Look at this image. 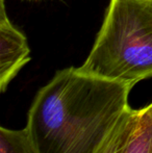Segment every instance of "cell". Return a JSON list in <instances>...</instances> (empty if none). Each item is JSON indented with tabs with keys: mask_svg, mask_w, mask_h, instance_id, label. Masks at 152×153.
Masks as SVG:
<instances>
[{
	"mask_svg": "<svg viewBox=\"0 0 152 153\" xmlns=\"http://www.w3.org/2000/svg\"><path fill=\"white\" fill-rule=\"evenodd\" d=\"M132 88L74 67L57 71L28 111L37 153H96L129 108Z\"/></svg>",
	"mask_w": 152,
	"mask_h": 153,
	"instance_id": "1",
	"label": "cell"
},
{
	"mask_svg": "<svg viewBox=\"0 0 152 153\" xmlns=\"http://www.w3.org/2000/svg\"><path fill=\"white\" fill-rule=\"evenodd\" d=\"M80 72L134 85L152 77V2L110 0Z\"/></svg>",
	"mask_w": 152,
	"mask_h": 153,
	"instance_id": "2",
	"label": "cell"
},
{
	"mask_svg": "<svg viewBox=\"0 0 152 153\" xmlns=\"http://www.w3.org/2000/svg\"><path fill=\"white\" fill-rule=\"evenodd\" d=\"M4 1L1 0L0 6V90L2 93L30 61L26 36L10 20Z\"/></svg>",
	"mask_w": 152,
	"mask_h": 153,
	"instance_id": "3",
	"label": "cell"
},
{
	"mask_svg": "<svg viewBox=\"0 0 152 153\" xmlns=\"http://www.w3.org/2000/svg\"><path fill=\"white\" fill-rule=\"evenodd\" d=\"M152 134V103L136 109L129 135L118 153H149Z\"/></svg>",
	"mask_w": 152,
	"mask_h": 153,
	"instance_id": "4",
	"label": "cell"
},
{
	"mask_svg": "<svg viewBox=\"0 0 152 153\" xmlns=\"http://www.w3.org/2000/svg\"><path fill=\"white\" fill-rule=\"evenodd\" d=\"M0 153H37L28 129L0 128Z\"/></svg>",
	"mask_w": 152,
	"mask_h": 153,
	"instance_id": "5",
	"label": "cell"
},
{
	"mask_svg": "<svg viewBox=\"0 0 152 153\" xmlns=\"http://www.w3.org/2000/svg\"><path fill=\"white\" fill-rule=\"evenodd\" d=\"M136 116V109L128 108L118 121L102 146L96 153H118L131 131Z\"/></svg>",
	"mask_w": 152,
	"mask_h": 153,
	"instance_id": "6",
	"label": "cell"
},
{
	"mask_svg": "<svg viewBox=\"0 0 152 153\" xmlns=\"http://www.w3.org/2000/svg\"><path fill=\"white\" fill-rule=\"evenodd\" d=\"M149 153H152V134H151V141H150V147H149Z\"/></svg>",
	"mask_w": 152,
	"mask_h": 153,
	"instance_id": "7",
	"label": "cell"
},
{
	"mask_svg": "<svg viewBox=\"0 0 152 153\" xmlns=\"http://www.w3.org/2000/svg\"><path fill=\"white\" fill-rule=\"evenodd\" d=\"M142 1H150V2H152V0H142Z\"/></svg>",
	"mask_w": 152,
	"mask_h": 153,
	"instance_id": "8",
	"label": "cell"
}]
</instances>
